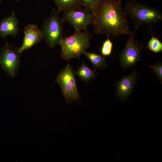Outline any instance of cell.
<instances>
[{
  "label": "cell",
  "mask_w": 162,
  "mask_h": 162,
  "mask_svg": "<svg viewBox=\"0 0 162 162\" xmlns=\"http://www.w3.org/2000/svg\"><path fill=\"white\" fill-rule=\"evenodd\" d=\"M137 29L135 27L134 30L131 31L125 47L120 54V64L123 69L134 67L141 60V51L144 47L142 43L135 39V34Z\"/></svg>",
  "instance_id": "obj_5"
},
{
  "label": "cell",
  "mask_w": 162,
  "mask_h": 162,
  "mask_svg": "<svg viewBox=\"0 0 162 162\" xmlns=\"http://www.w3.org/2000/svg\"><path fill=\"white\" fill-rule=\"evenodd\" d=\"M92 37V33L88 30L75 31L71 35L62 37L59 44L61 47V56L68 61L74 58H79L90 46Z\"/></svg>",
  "instance_id": "obj_3"
},
{
  "label": "cell",
  "mask_w": 162,
  "mask_h": 162,
  "mask_svg": "<svg viewBox=\"0 0 162 162\" xmlns=\"http://www.w3.org/2000/svg\"><path fill=\"white\" fill-rule=\"evenodd\" d=\"M124 10L137 28L145 25L151 28L162 20V13L158 9L135 1H127Z\"/></svg>",
  "instance_id": "obj_2"
},
{
  "label": "cell",
  "mask_w": 162,
  "mask_h": 162,
  "mask_svg": "<svg viewBox=\"0 0 162 162\" xmlns=\"http://www.w3.org/2000/svg\"><path fill=\"white\" fill-rule=\"evenodd\" d=\"M55 82L60 86L67 102L70 103L79 99V95L74 71L69 64L59 72Z\"/></svg>",
  "instance_id": "obj_6"
},
{
  "label": "cell",
  "mask_w": 162,
  "mask_h": 162,
  "mask_svg": "<svg viewBox=\"0 0 162 162\" xmlns=\"http://www.w3.org/2000/svg\"><path fill=\"white\" fill-rule=\"evenodd\" d=\"M83 54L96 68L102 69L107 67L105 57L94 52L84 51Z\"/></svg>",
  "instance_id": "obj_13"
},
{
  "label": "cell",
  "mask_w": 162,
  "mask_h": 162,
  "mask_svg": "<svg viewBox=\"0 0 162 162\" xmlns=\"http://www.w3.org/2000/svg\"><path fill=\"white\" fill-rule=\"evenodd\" d=\"M75 74L83 81L88 82L95 77V70H92L83 62L81 66L75 72Z\"/></svg>",
  "instance_id": "obj_14"
},
{
  "label": "cell",
  "mask_w": 162,
  "mask_h": 162,
  "mask_svg": "<svg viewBox=\"0 0 162 162\" xmlns=\"http://www.w3.org/2000/svg\"><path fill=\"white\" fill-rule=\"evenodd\" d=\"M24 38L21 46L19 51L22 53L31 48L34 45L40 42L43 38L41 29L36 24H29L25 27L23 30Z\"/></svg>",
  "instance_id": "obj_10"
},
{
  "label": "cell",
  "mask_w": 162,
  "mask_h": 162,
  "mask_svg": "<svg viewBox=\"0 0 162 162\" xmlns=\"http://www.w3.org/2000/svg\"><path fill=\"white\" fill-rule=\"evenodd\" d=\"M92 13L95 34L109 37L130 35L127 15L120 0H101Z\"/></svg>",
  "instance_id": "obj_1"
},
{
  "label": "cell",
  "mask_w": 162,
  "mask_h": 162,
  "mask_svg": "<svg viewBox=\"0 0 162 162\" xmlns=\"http://www.w3.org/2000/svg\"><path fill=\"white\" fill-rule=\"evenodd\" d=\"M5 41L0 52V64L9 76L14 77L17 73L21 53L19 48L9 44L5 38Z\"/></svg>",
  "instance_id": "obj_7"
},
{
  "label": "cell",
  "mask_w": 162,
  "mask_h": 162,
  "mask_svg": "<svg viewBox=\"0 0 162 162\" xmlns=\"http://www.w3.org/2000/svg\"><path fill=\"white\" fill-rule=\"evenodd\" d=\"M81 0L84 8L92 13L101 0Z\"/></svg>",
  "instance_id": "obj_17"
},
{
  "label": "cell",
  "mask_w": 162,
  "mask_h": 162,
  "mask_svg": "<svg viewBox=\"0 0 162 162\" xmlns=\"http://www.w3.org/2000/svg\"><path fill=\"white\" fill-rule=\"evenodd\" d=\"M109 37H107L103 42L100 49L101 54L104 57L110 56L112 52L113 44Z\"/></svg>",
  "instance_id": "obj_16"
},
{
  "label": "cell",
  "mask_w": 162,
  "mask_h": 162,
  "mask_svg": "<svg viewBox=\"0 0 162 162\" xmlns=\"http://www.w3.org/2000/svg\"><path fill=\"white\" fill-rule=\"evenodd\" d=\"M59 13L57 9H53L44 21L41 29L43 39L52 49L59 44L63 37L64 22L60 17Z\"/></svg>",
  "instance_id": "obj_4"
},
{
  "label": "cell",
  "mask_w": 162,
  "mask_h": 162,
  "mask_svg": "<svg viewBox=\"0 0 162 162\" xmlns=\"http://www.w3.org/2000/svg\"><path fill=\"white\" fill-rule=\"evenodd\" d=\"M150 30L152 33V37L148 43L147 47L149 50L154 53L160 52L162 51V43L154 36L151 28H150Z\"/></svg>",
  "instance_id": "obj_15"
},
{
  "label": "cell",
  "mask_w": 162,
  "mask_h": 162,
  "mask_svg": "<svg viewBox=\"0 0 162 162\" xmlns=\"http://www.w3.org/2000/svg\"><path fill=\"white\" fill-rule=\"evenodd\" d=\"M139 75V73L133 68L130 75L123 76L116 83L115 95L120 100L125 101L129 98L134 91Z\"/></svg>",
  "instance_id": "obj_9"
},
{
  "label": "cell",
  "mask_w": 162,
  "mask_h": 162,
  "mask_svg": "<svg viewBox=\"0 0 162 162\" xmlns=\"http://www.w3.org/2000/svg\"><path fill=\"white\" fill-rule=\"evenodd\" d=\"M64 22L69 23L75 31L87 30L89 25L92 24L93 16L89 10L84 8H76L64 12L62 18Z\"/></svg>",
  "instance_id": "obj_8"
},
{
  "label": "cell",
  "mask_w": 162,
  "mask_h": 162,
  "mask_svg": "<svg viewBox=\"0 0 162 162\" xmlns=\"http://www.w3.org/2000/svg\"><path fill=\"white\" fill-rule=\"evenodd\" d=\"M149 67L152 69L159 80L162 81V63L159 62L152 65H149Z\"/></svg>",
  "instance_id": "obj_18"
},
{
  "label": "cell",
  "mask_w": 162,
  "mask_h": 162,
  "mask_svg": "<svg viewBox=\"0 0 162 162\" xmlns=\"http://www.w3.org/2000/svg\"><path fill=\"white\" fill-rule=\"evenodd\" d=\"M60 12H65L83 6L81 0H53Z\"/></svg>",
  "instance_id": "obj_12"
},
{
  "label": "cell",
  "mask_w": 162,
  "mask_h": 162,
  "mask_svg": "<svg viewBox=\"0 0 162 162\" xmlns=\"http://www.w3.org/2000/svg\"><path fill=\"white\" fill-rule=\"evenodd\" d=\"M19 20L14 11L10 15L0 21V38H4L8 35L16 37L19 28Z\"/></svg>",
  "instance_id": "obj_11"
},
{
  "label": "cell",
  "mask_w": 162,
  "mask_h": 162,
  "mask_svg": "<svg viewBox=\"0 0 162 162\" xmlns=\"http://www.w3.org/2000/svg\"><path fill=\"white\" fill-rule=\"evenodd\" d=\"M2 1V0H0V4L1 3Z\"/></svg>",
  "instance_id": "obj_20"
},
{
  "label": "cell",
  "mask_w": 162,
  "mask_h": 162,
  "mask_svg": "<svg viewBox=\"0 0 162 162\" xmlns=\"http://www.w3.org/2000/svg\"><path fill=\"white\" fill-rule=\"evenodd\" d=\"M15 0L18 2H19V1H20L21 0Z\"/></svg>",
  "instance_id": "obj_19"
}]
</instances>
